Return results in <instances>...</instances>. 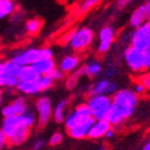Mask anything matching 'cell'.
Instances as JSON below:
<instances>
[{
	"mask_svg": "<svg viewBox=\"0 0 150 150\" xmlns=\"http://www.w3.org/2000/svg\"><path fill=\"white\" fill-rule=\"evenodd\" d=\"M146 21H147V16H146L145 6H144V4H142L132 12L129 18V24L132 28L137 30Z\"/></svg>",
	"mask_w": 150,
	"mask_h": 150,
	"instance_id": "2e32d148",
	"label": "cell"
},
{
	"mask_svg": "<svg viewBox=\"0 0 150 150\" xmlns=\"http://www.w3.org/2000/svg\"><path fill=\"white\" fill-rule=\"evenodd\" d=\"M143 150H150V138L145 142V144L143 146Z\"/></svg>",
	"mask_w": 150,
	"mask_h": 150,
	"instance_id": "b9f144b4",
	"label": "cell"
},
{
	"mask_svg": "<svg viewBox=\"0 0 150 150\" xmlns=\"http://www.w3.org/2000/svg\"><path fill=\"white\" fill-rule=\"evenodd\" d=\"M41 59H54V53L50 47L41 48Z\"/></svg>",
	"mask_w": 150,
	"mask_h": 150,
	"instance_id": "836d02e7",
	"label": "cell"
},
{
	"mask_svg": "<svg viewBox=\"0 0 150 150\" xmlns=\"http://www.w3.org/2000/svg\"><path fill=\"white\" fill-rule=\"evenodd\" d=\"M68 107V100L64 99L58 103L53 110V118L57 123H62L66 118V109Z\"/></svg>",
	"mask_w": 150,
	"mask_h": 150,
	"instance_id": "d6986e66",
	"label": "cell"
},
{
	"mask_svg": "<svg viewBox=\"0 0 150 150\" xmlns=\"http://www.w3.org/2000/svg\"><path fill=\"white\" fill-rule=\"evenodd\" d=\"M0 129L2 130L6 137L8 140L15 134L19 133L20 131L25 129H30L23 124L22 120H21L20 115L19 117H8V118H3L2 122H1V126Z\"/></svg>",
	"mask_w": 150,
	"mask_h": 150,
	"instance_id": "ba28073f",
	"label": "cell"
},
{
	"mask_svg": "<svg viewBox=\"0 0 150 150\" xmlns=\"http://www.w3.org/2000/svg\"><path fill=\"white\" fill-rule=\"evenodd\" d=\"M140 28L145 33V35L148 37V39L150 40V20H147L145 23H143L140 26Z\"/></svg>",
	"mask_w": 150,
	"mask_h": 150,
	"instance_id": "e575fe53",
	"label": "cell"
},
{
	"mask_svg": "<svg viewBox=\"0 0 150 150\" xmlns=\"http://www.w3.org/2000/svg\"><path fill=\"white\" fill-rule=\"evenodd\" d=\"M36 110L38 115V126L43 128L47 125L50 118L53 117V105L48 97H40L36 101Z\"/></svg>",
	"mask_w": 150,
	"mask_h": 150,
	"instance_id": "52a82bcc",
	"label": "cell"
},
{
	"mask_svg": "<svg viewBox=\"0 0 150 150\" xmlns=\"http://www.w3.org/2000/svg\"><path fill=\"white\" fill-rule=\"evenodd\" d=\"M1 1H2V0H0V4H1Z\"/></svg>",
	"mask_w": 150,
	"mask_h": 150,
	"instance_id": "bcb514c9",
	"label": "cell"
},
{
	"mask_svg": "<svg viewBox=\"0 0 150 150\" xmlns=\"http://www.w3.org/2000/svg\"><path fill=\"white\" fill-rule=\"evenodd\" d=\"M130 46L143 52L150 47V40L140 28L130 34Z\"/></svg>",
	"mask_w": 150,
	"mask_h": 150,
	"instance_id": "7c38bea8",
	"label": "cell"
},
{
	"mask_svg": "<svg viewBox=\"0 0 150 150\" xmlns=\"http://www.w3.org/2000/svg\"><path fill=\"white\" fill-rule=\"evenodd\" d=\"M119 89H118V85H117V83L113 82V81L109 80V83H108V86H107V89H106V93L105 95L108 96V97H112L115 96V93H118Z\"/></svg>",
	"mask_w": 150,
	"mask_h": 150,
	"instance_id": "1f68e13d",
	"label": "cell"
},
{
	"mask_svg": "<svg viewBox=\"0 0 150 150\" xmlns=\"http://www.w3.org/2000/svg\"><path fill=\"white\" fill-rule=\"evenodd\" d=\"M144 6H145V12H146V16H147V20H150V0L146 1L144 3Z\"/></svg>",
	"mask_w": 150,
	"mask_h": 150,
	"instance_id": "ab89813d",
	"label": "cell"
},
{
	"mask_svg": "<svg viewBox=\"0 0 150 150\" xmlns=\"http://www.w3.org/2000/svg\"><path fill=\"white\" fill-rule=\"evenodd\" d=\"M16 88L19 93L28 96L37 95V93L42 91L38 81H35V82H19Z\"/></svg>",
	"mask_w": 150,
	"mask_h": 150,
	"instance_id": "ac0fdd59",
	"label": "cell"
},
{
	"mask_svg": "<svg viewBox=\"0 0 150 150\" xmlns=\"http://www.w3.org/2000/svg\"><path fill=\"white\" fill-rule=\"evenodd\" d=\"M20 118H21V120H22L23 124L28 128H30V129L32 127H34L36 120H37L34 111H32V110H30V109H28L24 113H22V115H20Z\"/></svg>",
	"mask_w": 150,
	"mask_h": 150,
	"instance_id": "484cf974",
	"label": "cell"
},
{
	"mask_svg": "<svg viewBox=\"0 0 150 150\" xmlns=\"http://www.w3.org/2000/svg\"><path fill=\"white\" fill-rule=\"evenodd\" d=\"M63 141V134L60 132H55L52 137L50 138V141H48V144L50 146H58L60 145Z\"/></svg>",
	"mask_w": 150,
	"mask_h": 150,
	"instance_id": "4dcf8cb0",
	"label": "cell"
},
{
	"mask_svg": "<svg viewBox=\"0 0 150 150\" xmlns=\"http://www.w3.org/2000/svg\"><path fill=\"white\" fill-rule=\"evenodd\" d=\"M38 82H39V85H40L41 90H42V91L50 89V88L52 87V86H53V84H54V81L52 80L50 76H47V75H46V76H41V77L39 78Z\"/></svg>",
	"mask_w": 150,
	"mask_h": 150,
	"instance_id": "f1b7e54d",
	"label": "cell"
},
{
	"mask_svg": "<svg viewBox=\"0 0 150 150\" xmlns=\"http://www.w3.org/2000/svg\"><path fill=\"white\" fill-rule=\"evenodd\" d=\"M8 144V137L3 133V131L0 129V149H2L4 148L5 146Z\"/></svg>",
	"mask_w": 150,
	"mask_h": 150,
	"instance_id": "d590c367",
	"label": "cell"
},
{
	"mask_svg": "<svg viewBox=\"0 0 150 150\" xmlns=\"http://www.w3.org/2000/svg\"><path fill=\"white\" fill-rule=\"evenodd\" d=\"M21 69V66L15 63L13 60H6L3 62V75L10 76V77L17 78L19 75V71Z\"/></svg>",
	"mask_w": 150,
	"mask_h": 150,
	"instance_id": "7402d4cb",
	"label": "cell"
},
{
	"mask_svg": "<svg viewBox=\"0 0 150 150\" xmlns=\"http://www.w3.org/2000/svg\"><path fill=\"white\" fill-rule=\"evenodd\" d=\"M86 105L95 120H105L111 107V98L106 95L91 96L88 97Z\"/></svg>",
	"mask_w": 150,
	"mask_h": 150,
	"instance_id": "7a4b0ae2",
	"label": "cell"
},
{
	"mask_svg": "<svg viewBox=\"0 0 150 150\" xmlns=\"http://www.w3.org/2000/svg\"><path fill=\"white\" fill-rule=\"evenodd\" d=\"M124 61L132 73L140 74L145 69V53L134 47H127L124 52Z\"/></svg>",
	"mask_w": 150,
	"mask_h": 150,
	"instance_id": "277c9868",
	"label": "cell"
},
{
	"mask_svg": "<svg viewBox=\"0 0 150 150\" xmlns=\"http://www.w3.org/2000/svg\"><path fill=\"white\" fill-rule=\"evenodd\" d=\"M43 146H44V141L43 140H37L35 143H34L33 148H34V150H40V149H42Z\"/></svg>",
	"mask_w": 150,
	"mask_h": 150,
	"instance_id": "74e56055",
	"label": "cell"
},
{
	"mask_svg": "<svg viewBox=\"0 0 150 150\" xmlns=\"http://www.w3.org/2000/svg\"><path fill=\"white\" fill-rule=\"evenodd\" d=\"M115 38V30L113 28L106 25L101 28L99 32V44H98L97 50L99 54L107 53L109 48L111 47L112 42Z\"/></svg>",
	"mask_w": 150,
	"mask_h": 150,
	"instance_id": "30bf717a",
	"label": "cell"
},
{
	"mask_svg": "<svg viewBox=\"0 0 150 150\" xmlns=\"http://www.w3.org/2000/svg\"><path fill=\"white\" fill-rule=\"evenodd\" d=\"M112 128L110 123L107 120H96L93 126L90 127L87 138L91 140H99V139L105 138V134L108 132V130Z\"/></svg>",
	"mask_w": 150,
	"mask_h": 150,
	"instance_id": "8fae6325",
	"label": "cell"
},
{
	"mask_svg": "<svg viewBox=\"0 0 150 150\" xmlns=\"http://www.w3.org/2000/svg\"><path fill=\"white\" fill-rule=\"evenodd\" d=\"M83 75H85L84 73V67H79L76 71H74L73 74H70V76L68 77V79L66 80V87L69 89H73L76 86V84L78 83L79 79L82 77Z\"/></svg>",
	"mask_w": 150,
	"mask_h": 150,
	"instance_id": "d4e9b609",
	"label": "cell"
},
{
	"mask_svg": "<svg viewBox=\"0 0 150 150\" xmlns=\"http://www.w3.org/2000/svg\"><path fill=\"white\" fill-rule=\"evenodd\" d=\"M18 83H19V81H18L17 78L3 75V77H2V87H5L6 89H13V88L17 87Z\"/></svg>",
	"mask_w": 150,
	"mask_h": 150,
	"instance_id": "83f0119b",
	"label": "cell"
},
{
	"mask_svg": "<svg viewBox=\"0 0 150 150\" xmlns=\"http://www.w3.org/2000/svg\"><path fill=\"white\" fill-rule=\"evenodd\" d=\"M99 1L98 0H85V1H82L78 4V10L80 14H84V13L88 12L90 8H93L95 5L99 4Z\"/></svg>",
	"mask_w": 150,
	"mask_h": 150,
	"instance_id": "4316f807",
	"label": "cell"
},
{
	"mask_svg": "<svg viewBox=\"0 0 150 150\" xmlns=\"http://www.w3.org/2000/svg\"><path fill=\"white\" fill-rule=\"evenodd\" d=\"M138 83L143 85V87L145 89H150V71H147L145 74H141V76L138 79Z\"/></svg>",
	"mask_w": 150,
	"mask_h": 150,
	"instance_id": "f546056e",
	"label": "cell"
},
{
	"mask_svg": "<svg viewBox=\"0 0 150 150\" xmlns=\"http://www.w3.org/2000/svg\"><path fill=\"white\" fill-rule=\"evenodd\" d=\"M139 103V96L128 88L120 89L111 97V107L106 120L111 126H118L124 123L134 112Z\"/></svg>",
	"mask_w": 150,
	"mask_h": 150,
	"instance_id": "6da1fadb",
	"label": "cell"
},
{
	"mask_svg": "<svg viewBox=\"0 0 150 150\" xmlns=\"http://www.w3.org/2000/svg\"><path fill=\"white\" fill-rule=\"evenodd\" d=\"M16 5L11 0H2L0 4V19L11 16L15 12Z\"/></svg>",
	"mask_w": 150,
	"mask_h": 150,
	"instance_id": "603a6c76",
	"label": "cell"
},
{
	"mask_svg": "<svg viewBox=\"0 0 150 150\" xmlns=\"http://www.w3.org/2000/svg\"><path fill=\"white\" fill-rule=\"evenodd\" d=\"M93 37L95 36H93V30L87 26H83L74 30L68 44L75 52H82L89 47L90 44L93 43Z\"/></svg>",
	"mask_w": 150,
	"mask_h": 150,
	"instance_id": "3957f363",
	"label": "cell"
},
{
	"mask_svg": "<svg viewBox=\"0 0 150 150\" xmlns=\"http://www.w3.org/2000/svg\"><path fill=\"white\" fill-rule=\"evenodd\" d=\"M32 67L40 76H46L56 68V62L54 59H39L32 65Z\"/></svg>",
	"mask_w": 150,
	"mask_h": 150,
	"instance_id": "9a60e30c",
	"label": "cell"
},
{
	"mask_svg": "<svg viewBox=\"0 0 150 150\" xmlns=\"http://www.w3.org/2000/svg\"><path fill=\"white\" fill-rule=\"evenodd\" d=\"M42 20L39 19V18H32L30 20L26 21L25 23V30L26 33L30 36H35L37 35L38 33L40 32V30L42 28Z\"/></svg>",
	"mask_w": 150,
	"mask_h": 150,
	"instance_id": "44dd1931",
	"label": "cell"
},
{
	"mask_svg": "<svg viewBox=\"0 0 150 150\" xmlns=\"http://www.w3.org/2000/svg\"><path fill=\"white\" fill-rule=\"evenodd\" d=\"M83 67H84V73L88 77H96V76L100 75V73L102 71V66L97 61H90Z\"/></svg>",
	"mask_w": 150,
	"mask_h": 150,
	"instance_id": "cb8c5ba5",
	"label": "cell"
},
{
	"mask_svg": "<svg viewBox=\"0 0 150 150\" xmlns=\"http://www.w3.org/2000/svg\"><path fill=\"white\" fill-rule=\"evenodd\" d=\"M108 83H109V80H107V79H101V80H99L98 82H96L95 84L90 87V89L88 90V97L105 95Z\"/></svg>",
	"mask_w": 150,
	"mask_h": 150,
	"instance_id": "ffe728a7",
	"label": "cell"
},
{
	"mask_svg": "<svg viewBox=\"0 0 150 150\" xmlns=\"http://www.w3.org/2000/svg\"><path fill=\"white\" fill-rule=\"evenodd\" d=\"M2 99H3V89L0 87V104L2 103Z\"/></svg>",
	"mask_w": 150,
	"mask_h": 150,
	"instance_id": "ee69618b",
	"label": "cell"
},
{
	"mask_svg": "<svg viewBox=\"0 0 150 150\" xmlns=\"http://www.w3.org/2000/svg\"><path fill=\"white\" fill-rule=\"evenodd\" d=\"M133 91H134V93L137 96L139 95H142V93H144V91H145V88L143 87V85H141L140 83H137L134 86V89H133Z\"/></svg>",
	"mask_w": 150,
	"mask_h": 150,
	"instance_id": "8d00e7d4",
	"label": "cell"
},
{
	"mask_svg": "<svg viewBox=\"0 0 150 150\" xmlns=\"http://www.w3.org/2000/svg\"><path fill=\"white\" fill-rule=\"evenodd\" d=\"M0 75H3V61L0 60Z\"/></svg>",
	"mask_w": 150,
	"mask_h": 150,
	"instance_id": "7bdbcfd3",
	"label": "cell"
},
{
	"mask_svg": "<svg viewBox=\"0 0 150 150\" xmlns=\"http://www.w3.org/2000/svg\"><path fill=\"white\" fill-rule=\"evenodd\" d=\"M115 129L113 128H111L110 130H108V132L105 134V138L106 139H112L113 138V135H115Z\"/></svg>",
	"mask_w": 150,
	"mask_h": 150,
	"instance_id": "60d3db41",
	"label": "cell"
},
{
	"mask_svg": "<svg viewBox=\"0 0 150 150\" xmlns=\"http://www.w3.org/2000/svg\"><path fill=\"white\" fill-rule=\"evenodd\" d=\"M41 59V48L30 47L26 50H17L13 54L11 60L17 63L19 66H32L36 61Z\"/></svg>",
	"mask_w": 150,
	"mask_h": 150,
	"instance_id": "8992f818",
	"label": "cell"
},
{
	"mask_svg": "<svg viewBox=\"0 0 150 150\" xmlns=\"http://www.w3.org/2000/svg\"><path fill=\"white\" fill-rule=\"evenodd\" d=\"M28 109V104H26L25 99L23 97H19L3 106L1 108V115H3V118L19 117L22 113H24Z\"/></svg>",
	"mask_w": 150,
	"mask_h": 150,
	"instance_id": "9c48e42d",
	"label": "cell"
},
{
	"mask_svg": "<svg viewBox=\"0 0 150 150\" xmlns=\"http://www.w3.org/2000/svg\"><path fill=\"white\" fill-rule=\"evenodd\" d=\"M115 69L113 67H109L108 69H106V71H105V77L107 78V80H108V78H112L113 76H115Z\"/></svg>",
	"mask_w": 150,
	"mask_h": 150,
	"instance_id": "f35d334b",
	"label": "cell"
},
{
	"mask_svg": "<svg viewBox=\"0 0 150 150\" xmlns=\"http://www.w3.org/2000/svg\"><path fill=\"white\" fill-rule=\"evenodd\" d=\"M47 76H50V79L55 82V81H60L63 79V77H64V74L61 71L60 69H58V68H55V69H53L52 71H50V74H48Z\"/></svg>",
	"mask_w": 150,
	"mask_h": 150,
	"instance_id": "d6a6232c",
	"label": "cell"
},
{
	"mask_svg": "<svg viewBox=\"0 0 150 150\" xmlns=\"http://www.w3.org/2000/svg\"><path fill=\"white\" fill-rule=\"evenodd\" d=\"M2 77L3 75H0V87L2 88Z\"/></svg>",
	"mask_w": 150,
	"mask_h": 150,
	"instance_id": "f6af8a7d",
	"label": "cell"
},
{
	"mask_svg": "<svg viewBox=\"0 0 150 150\" xmlns=\"http://www.w3.org/2000/svg\"><path fill=\"white\" fill-rule=\"evenodd\" d=\"M81 59L77 55H67L61 59L59 63V69L63 74H70L74 73L79 68Z\"/></svg>",
	"mask_w": 150,
	"mask_h": 150,
	"instance_id": "5bb4252c",
	"label": "cell"
},
{
	"mask_svg": "<svg viewBox=\"0 0 150 150\" xmlns=\"http://www.w3.org/2000/svg\"><path fill=\"white\" fill-rule=\"evenodd\" d=\"M95 121V119L91 117V118L88 119L85 122H83L81 124H79V125L75 126V127L70 128V129L67 130L68 135H69L70 138L75 139V140H83V139L87 138L90 127L93 126Z\"/></svg>",
	"mask_w": 150,
	"mask_h": 150,
	"instance_id": "4fadbf2b",
	"label": "cell"
},
{
	"mask_svg": "<svg viewBox=\"0 0 150 150\" xmlns=\"http://www.w3.org/2000/svg\"><path fill=\"white\" fill-rule=\"evenodd\" d=\"M40 77L41 76L38 75V73L32 66H22L17 79L19 82H35L39 80Z\"/></svg>",
	"mask_w": 150,
	"mask_h": 150,
	"instance_id": "e0dca14e",
	"label": "cell"
},
{
	"mask_svg": "<svg viewBox=\"0 0 150 150\" xmlns=\"http://www.w3.org/2000/svg\"><path fill=\"white\" fill-rule=\"evenodd\" d=\"M90 118H91V115H90L86 103H81V104L76 106L70 112H68L66 115L64 125L66 127V129L68 130L70 128L81 124V123L85 122Z\"/></svg>",
	"mask_w": 150,
	"mask_h": 150,
	"instance_id": "5b68a950",
	"label": "cell"
}]
</instances>
